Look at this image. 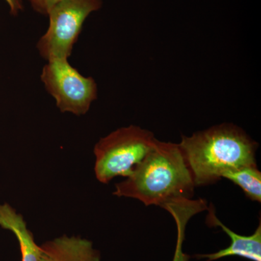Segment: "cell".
<instances>
[{
  "mask_svg": "<svg viewBox=\"0 0 261 261\" xmlns=\"http://www.w3.org/2000/svg\"><path fill=\"white\" fill-rule=\"evenodd\" d=\"M195 187L178 144L158 140L126 180L116 184L113 195L163 207L172 201L191 199Z\"/></svg>",
  "mask_w": 261,
  "mask_h": 261,
  "instance_id": "1",
  "label": "cell"
},
{
  "mask_svg": "<svg viewBox=\"0 0 261 261\" xmlns=\"http://www.w3.org/2000/svg\"><path fill=\"white\" fill-rule=\"evenodd\" d=\"M178 145L195 187L216 183L228 171L257 166V144L231 123L182 136Z\"/></svg>",
  "mask_w": 261,
  "mask_h": 261,
  "instance_id": "2",
  "label": "cell"
},
{
  "mask_svg": "<svg viewBox=\"0 0 261 261\" xmlns=\"http://www.w3.org/2000/svg\"><path fill=\"white\" fill-rule=\"evenodd\" d=\"M158 140L152 132L133 125L102 137L94 148L96 178L108 184L118 176L128 177Z\"/></svg>",
  "mask_w": 261,
  "mask_h": 261,
  "instance_id": "3",
  "label": "cell"
},
{
  "mask_svg": "<svg viewBox=\"0 0 261 261\" xmlns=\"http://www.w3.org/2000/svg\"><path fill=\"white\" fill-rule=\"evenodd\" d=\"M102 0H58L49 10V27L37 49L45 61L68 59L86 19L102 8Z\"/></svg>",
  "mask_w": 261,
  "mask_h": 261,
  "instance_id": "4",
  "label": "cell"
},
{
  "mask_svg": "<svg viewBox=\"0 0 261 261\" xmlns=\"http://www.w3.org/2000/svg\"><path fill=\"white\" fill-rule=\"evenodd\" d=\"M43 67L41 81L62 113L84 116L97 98L98 88L92 77L84 76L68 59H53Z\"/></svg>",
  "mask_w": 261,
  "mask_h": 261,
  "instance_id": "5",
  "label": "cell"
},
{
  "mask_svg": "<svg viewBox=\"0 0 261 261\" xmlns=\"http://www.w3.org/2000/svg\"><path fill=\"white\" fill-rule=\"evenodd\" d=\"M207 221L214 226H219L231 239L229 246L214 253L196 255L198 259L207 261L219 260L228 256H239L252 261H261V224L257 226L255 232L250 236H243L233 232L216 216L213 210H209Z\"/></svg>",
  "mask_w": 261,
  "mask_h": 261,
  "instance_id": "6",
  "label": "cell"
},
{
  "mask_svg": "<svg viewBox=\"0 0 261 261\" xmlns=\"http://www.w3.org/2000/svg\"><path fill=\"white\" fill-rule=\"evenodd\" d=\"M39 261H101L93 244L80 237H60L40 245Z\"/></svg>",
  "mask_w": 261,
  "mask_h": 261,
  "instance_id": "7",
  "label": "cell"
},
{
  "mask_svg": "<svg viewBox=\"0 0 261 261\" xmlns=\"http://www.w3.org/2000/svg\"><path fill=\"white\" fill-rule=\"evenodd\" d=\"M0 226L14 233L21 252L22 261H39L40 245L35 243L22 215L8 203H0Z\"/></svg>",
  "mask_w": 261,
  "mask_h": 261,
  "instance_id": "8",
  "label": "cell"
},
{
  "mask_svg": "<svg viewBox=\"0 0 261 261\" xmlns=\"http://www.w3.org/2000/svg\"><path fill=\"white\" fill-rule=\"evenodd\" d=\"M166 211L172 215L178 228V238L173 261H188L190 255L182 250L185 237V228L192 216L204 211L203 203L200 200H183L174 202L166 207Z\"/></svg>",
  "mask_w": 261,
  "mask_h": 261,
  "instance_id": "9",
  "label": "cell"
},
{
  "mask_svg": "<svg viewBox=\"0 0 261 261\" xmlns=\"http://www.w3.org/2000/svg\"><path fill=\"white\" fill-rule=\"evenodd\" d=\"M223 178L240 187L250 200L261 202V173L257 166L228 171Z\"/></svg>",
  "mask_w": 261,
  "mask_h": 261,
  "instance_id": "10",
  "label": "cell"
},
{
  "mask_svg": "<svg viewBox=\"0 0 261 261\" xmlns=\"http://www.w3.org/2000/svg\"><path fill=\"white\" fill-rule=\"evenodd\" d=\"M58 1V0H28L34 11L47 16L53 5Z\"/></svg>",
  "mask_w": 261,
  "mask_h": 261,
  "instance_id": "11",
  "label": "cell"
},
{
  "mask_svg": "<svg viewBox=\"0 0 261 261\" xmlns=\"http://www.w3.org/2000/svg\"><path fill=\"white\" fill-rule=\"evenodd\" d=\"M5 2L9 6L10 13L13 16H16L23 10L22 0H5Z\"/></svg>",
  "mask_w": 261,
  "mask_h": 261,
  "instance_id": "12",
  "label": "cell"
}]
</instances>
